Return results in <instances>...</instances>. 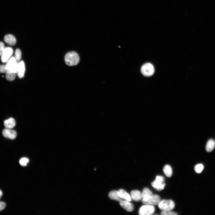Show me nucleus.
Masks as SVG:
<instances>
[{"label": "nucleus", "mask_w": 215, "mask_h": 215, "mask_svg": "<svg viewBox=\"0 0 215 215\" xmlns=\"http://www.w3.org/2000/svg\"><path fill=\"white\" fill-rule=\"evenodd\" d=\"M65 61L67 65L69 66H76L79 62V56L78 54L75 52H69L65 55Z\"/></svg>", "instance_id": "nucleus-1"}, {"label": "nucleus", "mask_w": 215, "mask_h": 215, "mask_svg": "<svg viewBox=\"0 0 215 215\" xmlns=\"http://www.w3.org/2000/svg\"><path fill=\"white\" fill-rule=\"evenodd\" d=\"M158 206L159 209L162 211H169L174 208L175 204L172 200H163L160 201Z\"/></svg>", "instance_id": "nucleus-2"}, {"label": "nucleus", "mask_w": 215, "mask_h": 215, "mask_svg": "<svg viewBox=\"0 0 215 215\" xmlns=\"http://www.w3.org/2000/svg\"><path fill=\"white\" fill-rule=\"evenodd\" d=\"M161 201L160 197L158 195H153L142 199V203L145 205L154 206L158 205Z\"/></svg>", "instance_id": "nucleus-3"}, {"label": "nucleus", "mask_w": 215, "mask_h": 215, "mask_svg": "<svg viewBox=\"0 0 215 215\" xmlns=\"http://www.w3.org/2000/svg\"><path fill=\"white\" fill-rule=\"evenodd\" d=\"M141 71L142 74L145 76L149 77L154 74L155 69L152 64L147 63L143 65Z\"/></svg>", "instance_id": "nucleus-4"}, {"label": "nucleus", "mask_w": 215, "mask_h": 215, "mask_svg": "<svg viewBox=\"0 0 215 215\" xmlns=\"http://www.w3.org/2000/svg\"><path fill=\"white\" fill-rule=\"evenodd\" d=\"M164 179L162 176H156V180L152 183L151 185L157 190L161 191L164 189L165 184L164 183Z\"/></svg>", "instance_id": "nucleus-5"}, {"label": "nucleus", "mask_w": 215, "mask_h": 215, "mask_svg": "<svg viewBox=\"0 0 215 215\" xmlns=\"http://www.w3.org/2000/svg\"><path fill=\"white\" fill-rule=\"evenodd\" d=\"M155 211V208L153 206L145 205L140 208L139 213L140 215H151L154 213Z\"/></svg>", "instance_id": "nucleus-6"}, {"label": "nucleus", "mask_w": 215, "mask_h": 215, "mask_svg": "<svg viewBox=\"0 0 215 215\" xmlns=\"http://www.w3.org/2000/svg\"><path fill=\"white\" fill-rule=\"evenodd\" d=\"M17 61L15 57H12L7 62L6 66L10 72L17 73L18 64Z\"/></svg>", "instance_id": "nucleus-7"}, {"label": "nucleus", "mask_w": 215, "mask_h": 215, "mask_svg": "<svg viewBox=\"0 0 215 215\" xmlns=\"http://www.w3.org/2000/svg\"><path fill=\"white\" fill-rule=\"evenodd\" d=\"M13 53V50L12 48L7 47L5 48L1 56V60L3 63L7 62Z\"/></svg>", "instance_id": "nucleus-8"}, {"label": "nucleus", "mask_w": 215, "mask_h": 215, "mask_svg": "<svg viewBox=\"0 0 215 215\" xmlns=\"http://www.w3.org/2000/svg\"><path fill=\"white\" fill-rule=\"evenodd\" d=\"M2 134L5 137L11 140L14 139L17 135L16 132L15 131L6 128L3 130Z\"/></svg>", "instance_id": "nucleus-9"}, {"label": "nucleus", "mask_w": 215, "mask_h": 215, "mask_svg": "<svg viewBox=\"0 0 215 215\" xmlns=\"http://www.w3.org/2000/svg\"><path fill=\"white\" fill-rule=\"evenodd\" d=\"M120 204L123 208L127 211L131 212L134 210L133 206L130 201L122 200L120 201Z\"/></svg>", "instance_id": "nucleus-10"}, {"label": "nucleus", "mask_w": 215, "mask_h": 215, "mask_svg": "<svg viewBox=\"0 0 215 215\" xmlns=\"http://www.w3.org/2000/svg\"><path fill=\"white\" fill-rule=\"evenodd\" d=\"M25 71V65L23 61H21L19 62L18 65L17 74L18 77L20 78L24 76Z\"/></svg>", "instance_id": "nucleus-11"}, {"label": "nucleus", "mask_w": 215, "mask_h": 215, "mask_svg": "<svg viewBox=\"0 0 215 215\" xmlns=\"http://www.w3.org/2000/svg\"><path fill=\"white\" fill-rule=\"evenodd\" d=\"M4 40L6 43L11 46L15 45L16 43V38L11 34L6 35L4 37Z\"/></svg>", "instance_id": "nucleus-12"}, {"label": "nucleus", "mask_w": 215, "mask_h": 215, "mask_svg": "<svg viewBox=\"0 0 215 215\" xmlns=\"http://www.w3.org/2000/svg\"><path fill=\"white\" fill-rule=\"evenodd\" d=\"M118 192L119 196L122 199L130 202L132 200L131 196L124 190L120 189L118 191Z\"/></svg>", "instance_id": "nucleus-13"}, {"label": "nucleus", "mask_w": 215, "mask_h": 215, "mask_svg": "<svg viewBox=\"0 0 215 215\" xmlns=\"http://www.w3.org/2000/svg\"><path fill=\"white\" fill-rule=\"evenodd\" d=\"M15 121L13 118H10L4 122V125L6 129H11L15 127Z\"/></svg>", "instance_id": "nucleus-14"}, {"label": "nucleus", "mask_w": 215, "mask_h": 215, "mask_svg": "<svg viewBox=\"0 0 215 215\" xmlns=\"http://www.w3.org/2000/svg\"><path fill=\"white\" fill-rule=\"evenodd\" d=\"M131 194L132 199L135 201H139L142 198V194L138 190H133L131 192Z\"/></svg>", "instance_id": "nucleus-15"}, {"label": "nucleus", "mask_w": 215, "mask_h": 215, "mask_svg": "<svg viewBox=\"0 0 215 215\" xmlns=\"http://www.w3.org/2000/svg\"><path fill=\"white\" fill-rule=\"evenodd\" d=\"M109 197L111 199L119 202L123 200L118 195V191L116 190L111 191L109 194Z\"/></svg>", "instance_id": "nucleus-16"}, {"label": "nucleus", "mask_w": 215, "mask_h": 215, "mask_svg": "<svg viewBox=\"0 0 215 215\" xmlns=\"http://www.w3.org/2000/svg\"><path fill=\"white\" fill-rule=\"evenodd\" d=\"M215 147V141L213 139L209 140L207 143L206 150L208 152L212 151Z\"/></svg>", "instance_id": "nucleus-17"}, {"label": "nucleus", "mask_w": 215, "mask_h": 215, "mask_svg": "<svg viewBox=\"0 0 215 215\" xmlns=\"http://www.w3.org/2000/svg\"><path fill=\"white\" fill-rule=\"evenodd\" d=\"M163 171L164 174L168 177H170L172 175V171L171 167L168 165H167L164 167Z\"/></svg>", "instance_id": "nucleus-18"}, {"label": "nucleus", "mask_w": 215, "mask_h": 215, "mask_svg": "<svg viewBox=\"0 0 215 215\" xmlns=\"http://www.w3.org/2000/svg\"><path fill=\"white\" fill-rule=\"evenodd\" d=\"M141 194L142 199L147 198L153 195L152 192L146 188H144Z\"/></svg>", "instance_id": "nucleus-19"}, {"label": "nucleus", "mask_w": 215, "mask_h": 215, "mask_svg": "<svg viewBox=\"0 0 215 215\" xmlns=\"http://www.w3.org/2000/svg\"><path fill=\"white\" fill-rule=\"evenodd\" d=\"M16 73L14 72H9L6 74V80L10 81H14L16 78Z\"/></svg>", "instance_id": "nucleus-20"}, {"label": "nucleus", "mask_w": 215, "mask_h": 215, "mask_svg": "<svg viewBox=\"0 0 215 215\" xmlns=\"http://www.w3.org/2000/svg\"><path fill=\"white\" fill-rule=\"evenodd\" d=\"M204 166L203 164H199L196 165L195 168V172L197 173H200L203 171Z\"/></svg>", "instance_id": "nucleus-21"}, {"label": "nucleus", "mask_w": 215, "mask_h": 215, "mask_svg": "<svg viewBox=\"0 0 215 215\" xmlns=\"http://www.w3.org/2000/svg\"><path fill=\"white\" fill-rule=\"evenodd\" d=\"M29 160L28 158H23L21 159L20 160L19 162L22 166L24 167L27 165V164L29 162Z\"/></svg>", "instance_id": "nucleus-22"}, {"label": "nucleus", "mask_w": 215, "mask_h": 215, "mask_svg": "<svg viewBox=\"0 0 215 215\" xmlns=\"http://www.w3.org/2000/svg\"><path fill=\"white\" fill-rule=\"evenodd\" d=\"M22 54L20 50L17 49L16 50L15 53V58L17 61H19L21 57Z\"/></svg>", "instance_id": "nucleus-23"}, {"label": "nucleus", "mask_w": 215, "mask_h": 215, "mask_svg": "<svg viewBox=\"0 0 215 215\" xmlns=\"http://www.w3.org/2000/svg\"><path fill=\"white\" fill-rule=\"evenodd\" d=\"M9 72L7 69L6 65H0V73H5L6 74Z\"/></svg>", "instance_id": "nucleus-24"}, {"label": "nucleus", "mask_w": 215, "mask_h": 215, "mask_svg": "<svg viewBox=\"0 0 215 215\" xmlns=\"http://www.w3.org/2000/svg\"><path fill=\"white\" fill-rule=\"evenodd\" d=\"M162 215H177L176 213L172 211H162L161 213Z\"/></svg>", "instance_id": "nucleus-25"}, {"label": "nucleus", "mask_w": 215, "mask_h": 215, "mask_svg": "<svg viewBox=\"0 0 215 215\" xmlns=\"http://www.w3.org/2000/svg\"><path fill=\"white\" fill-rule=\"evenodd\" d=\"M5 48L4 43L0 42V56H1L2 55Z\"/></svg>", "instance_id": "nucleus-26"}, {"label": "nucleus", "mask_w": 215, "mask_h": 215, "mask_svg": "<svg viewBox=\"0 0 215 215\" xmlns=\"http://www.w3.org/2000/svg\"><path fill=\"white\" fill-rule=\"evenodd\" d=\"M6 207V204L4 202H0V211L4 209Z\"/></svg>", "instance_id": "nucleus-27"}, {"label": "nucleus", "mask_w": 215, "mask_h": 215, "mask_svg": "<svg viewBox=\"0 0 215 215\" xmlns=\"http://www.w3.org/2000/svg\"><path fill=\"white\" fill-rule=\"evenodd\" d=\"M3 193L2 191L0 190V198H1L3 195Z\"/></svg>", "instance_id": "nucleus-28"}]
</instances>
